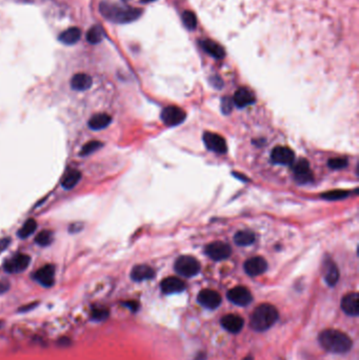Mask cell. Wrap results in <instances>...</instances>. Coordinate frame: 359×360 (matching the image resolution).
I'll use <instances>...</instances> for the list:
<instances>
[{
	"instance_id": "obj_1",
	"label": "cell",
	"mask_w": 359,
	"mask_h": 360,
	"mask_svg": "<svg viewBox=\"0 0 359 360\" xmlns=\"http://www.w3.org/2000/svg\"><path fill=\"white\" fill-rule=\"evenodd\" d=\"M99 11L106 20L114 23H129L135 21L141 15V11L139 9L106 1L100 3Z\"/></svg>"
},
{
	"instance_id": "obj_2",
	"label": "cell",
	"mask_w": 359,
	"mask_h": 360,
	"mask_svg": "<svg viewBox=\"0 0 359 360\" xmlns=\"http://www.w3.org/2000/svg\"><path fill=\"white\" fill-rule=\"evenodd\" d=\"M318 340L324 350L334 354H344L351 350L353 344L347 334L337 330H325L321 332Z\"/></svg>"
},
{
	"instance_id": "obj_3",
	"label": "cell",
	"mask_w": 359,
	"mask_h": 360,
	"mask_svg": "<svg viewBox=\"0 0 359 360\" xmlns=\"http://www.w3.org/2000/svg\"><path fill=\"white\" fill-rule=\"evenodd\" d=\"M278 311L274 305L262 303L258 305L251 316L252 329L263 332L269 330L278 319Z\"/></svg>"
},
{
	"instance_id": "obj_4",
	"label": "cell",
	"mask_w": 359,
	"mask_h": 360,
	"mask_svg": "<svg viewBox=\"0 0 359 360\" xmlns=\"http://www.w3.org/2000/svg\"><path fill=\"white\" fill-rule=\"evenodd\" d=\"M175 271L183 277L196 276L200 271V263L195 257L183 255L176 260Z\"/></svg>"
},
{
	"instance_id": "obj_5",
	"label": "cell",
	"mask_w": 359,
	"mask_h": 360,
	"mask_svg": "<svg viewBox=\"0 0 359 360\" xmlns=\"http://www.w3.org/2000/svg\"><path fill=\"white\" fill-rule=\"evenodd\" d=\"M30 262L31 257L29 255L19 253V254L14 255L11 259L6 260L3 268L10 274H18V273H22L28 269Z\"/></svg>"
},
{
	"instance_id": "obj_6",
	"label": "cell",
	"mask_w": 359,
	"mask_h": 360,
	"mask_svg": "<svg viewBox=\"0 0 359 360\" xmlns=\"http://www.w3.org/2000/svg\"><path fill=\"white\" fill-rule=\"evenodd\" d=\"M231 253H232L231 246L221 241L212 242L205 246V254H207L211 259L216 260V261H220V260L229 258Z\"/></svg>"
},
{
	"instance_id": "obj_7",
	"label": "cell",
	"mask_w": 359,
	"mask_h": 360,
	"mask_svg": "<svg viewBox=\"0 0 359 360\" xmlns=\"http://www.w3.org/2000/svg\"><path fill=\"white\" fill-rule=\"evenodd\" d=\"M185 117H187L185 112L180 108H178V106H167L161 112L162 121L169 126H175L182 123Z\"/></svg>"
},
{
	"instance_id": "obj_8",
	"label": "cell",
	"mask_w": 359,
	"mask_h": 360,
	"mask_svg": "<svg viewBox=\"0 0 359 360\" xmlns=\"http://www.w3.org/2000/svg\"><path fill=\"white\" fill-rule=\"evenodd\" d=\"M203 142L208 150L218 153V154H224L228 150L227 142H225L224 138L220 135L215 134V133H204Z\"/></svg>"
},
{
	"instance_id": "obj_9",
	"label": "cell",
	"mask_w": 359,
	"mask_h": 360,
	"mask_svg": "<svg viewBox=\"0 0 359 360\" xmlns=\"http://www.w3.org/2000/svg\"><path fill=\"white\" fill-rule=\"evenodd\" d=\"M293 172L294 178L298 183L305 184L313 180V173L310 168V163L305 159L298 160V162L294 165Z\"/></svg>"
},
{
	"instance_id": "obj_10",
	"label": "cell",
	"mask_w": 359,
	"mask_h": 360,
	"mask_svg": "<svg viewBox=\"0 0 359 360\" xmlns=\"http://www.w3.org/2000/svg\"><path fill=\"white\" fill-rule=\"evenodd\" d=\"M36 281L45 288H51L55 282V266L53 264H46L37 270L33 275Z\"/></svg>"
},
{
	"instance_id": "obj_11",
	"label": "cell",
	"mask_w": 359,
	"mask_h": 360,
	"mask_svg": "<svg viewBox=\"0 0 359 360\" xmlns=\"http://www.w3.org/2000/svg\"><path fill=\"white\" fill-rule=\"evenodd\" d=\"M228 299L234 304L245 306L252 302L253 297H252L251 292L244 288V286H236L228 292Z\"/></svg>"
},
{
	"instance_id": "obj_12",
	"label": "cell",
	"mask_w": 359,
	"mask_h": 360,
	"mask_svg": "<svg viewBox=\"0 0 359 360\" xmlns=\"http://www.w3.org/2000/svg\"><path fill=\"white\" fill-rule=\"evenodd\" d=\"M197 300L199 303L204 306V308L214 310L220 305L222 299L221 296L219 295V293H217L216 291L205 289L202 290L201 292H199Z\"/></svg>"
},
{
	"instance_id": "obj_13",
	"label": "cell",
	"mask_w": 359,
	"mask_h": 360,
	"mask_svg": "<svg viewBox=\"0 0 359 360\" xmlns=\"http://www.w3.org/2000/svg\"><path fill=\"white\" fill-rule=\"evenodd\" d=\"M272 161L276 164L289 165L294 161V152L287 146H276L271 153Z\"/></svg>"
},
{
	"instance_id": "obj_14",
	"label": "cell",
	"mask_w": 359,
	"mask_h": 360,
	"mask_svg": "<svg viewBox=\"0 0 359 360\" xmlns=\"http://www.w3.org/2000/svg\"><path fill=\"white\" fill-rule=\"evenodd\" d=\"M268 269V263L262 257L255 256L248 259L244 263V271L248 275L254 277L261 275L267 271Z\"/></svg>"
},
{
	"instance_id": "obj_15",
	"label": "cell",
	"mask_w": 359,
	"mask_h": 360,
	"mask_svg": "<svg viewBox=\"0 0 359 360\" xmlns=\"http://www.w3.org/2000/svg\"><path fill=\"white\" fill-rule=\"evenodd\" d=\"M341 309L350 316L359 314V296L357 293H350L341 299Z\"/></svg>"
},
{
	"instance_id": "obj_16",
	"label": "cell",
	"mask_w": 359,
	"mask_h": 360,
	"mask_svg": "<svg viewBox=\"0 0 359 360\" xmlns=\"http://www.w3.org/2000/svg\"><path fill=\"white\" fill-rule=\"evenodd\" d=\"M244 321L242 317L236 314H229L221 318V325L224 330H227L233 334H237L243 328Z\"/></svg>"
},
{
	"instance_id": "obj_17",
	"label": "cell",
	"mask_w": 359,
	"mask_h": 360,
	"mask_svg": "<svg viewBox=\"0 0 359 360\" xmlns=\"http://www.w3.org/2000/svg\"><path fill=\"white\" fill-rule=\"evenodd\" d=\"M161 291L164 294H176L185 290V283L176 277H168L161 281Z\"/></svg>"
},
{
	"instance_id": "obj_18",
	"label": "cell",
	"mask_w": 359,
	"mask_h": 360,
	"mask_svg": "<svg viewBox=\"0 0 359 360\" xmlns=\"http://www.w3.org/2000/svg\"><path fill=\"white\" fill-rule=\"evenodd\" d=\"M155 271L153 270L150 265L147 264H138L132 269L131 278L136 282L144 281V280H150L154 278Z\"/></svg>"
},
{
	"instance_id": "obj_19",
	"label": "cell",
	"mask_w": 359,
	"mask_h": 360,
	"mask_svg": "<svg viewBox=\"0 0 359 360\" xmlns=\"http://www.w3.org/2000/svg\"><path fill=\"white\" fill-rule=\"evenodd\" d=\"M232 99L233 102H234V104L237 105L238 108H244V106L253 104L256 100L253 92L247 88L239 89Z\"/></svg>"
},
{
	"instance_id": "obj_20",
	"label": "cell",
	"mask_w": 359,
	"mask_h": 360,
	"mask_svg": "<svg viewBox=\"0 0 359 360\" xmlns=\"http://www.w3.org/2000/svg\"><path fill=\"white\" fill-rule=\"evenodd\" d=\"M93 84V79L90 75L85 73H78L71 79V86L75 91H85L89 90Z\"/></svg>"
},
{
	"instance_id": "obj_21",
	"label": "cell",
	"mask_w": 359,
	"mask_h": 360,
	"mask_svg": "<svg viewBox=\"0 0 359 360\" xmlns=\"http://www.w3.org/2000/svg\"><path fill=\"white\" fill-rule=\"evenodd\" d=\"M111 121L112 117L109 114H106V113H99V114L94 115L89 120V126L93 131H99L109 126Z\"/></svg>"
},
{
	"instance_id": "obj_22",
	"label": "cell",
	"mask_w": 359,
	"mask_h": 360,
	"mask_svg": "<svg viewBox=\"0 0 359 360\" xmlns=\"http://www.w3.org/2000/svg\"><path fill=\"white\" fill-rule=\"evenodd\" d=\"M81 173L76 169H71L65 173V175L62 178L61 186L64 190H72L77 185V183L80 181Z\"/></svg>"
},
{
	"instance_id": "obj_23",
	"label": "cell",
	"mask_w": 359,
	"mask_h": 360,
	"mask_svg": "<svg viewBox=\"0 0 359 360\" xmlns=\"http://www.w3.org/2000/svg\"><path fill=\"white\" fill-rule=\"evenodd\" d=\"M81 38V30L78 28H70L65 30L61 35L59 36V41L66 45H73L79 41Z\"/></svg>"
},
{
	"instance_id": "obj_24",
	"label": "cell",
	"mask_w": 359,
	"mask_h": 360,
	"mask_svg": "<svg viewBox=\"0 0 359 360\" xmlns=\"http://www.w3.org/2000/svg\"><path fill=\"white\" fill-rule=\"evenodd\" d=\"M324 279L330 286H334L339 279V271L333 261H327L324 264Z\"/></svg>"
},
{
	"instance_id": "obj_25",
	"label": "cell",
	"mask_w": 359,
	"mask_h": 360,
	"mask_svg": "<svg viewBox=\"0 0 359 360\" xmlns=\"http://www.w3.org/2000/svg\"><path fill=\"white\" fill-rule=\"evenodd\" d=\"M201 46L208 54H210L214 58L221 59L224 56L223 49L218 43L212 41V40H204V41L201 42Z\"/></svg>"
},
{
	"instance_id": "obj_26",
	"label": "cell",
	"mask_w": 359,
	"mask_h": 360,
	"mask_svg": "<svg viewBox=\"0 0 359 360\" xmlns=\"http://www.w3.org/2000/svg\"><path fill=\"white\" fill-rule=\"evenodd\" d=\"M234 241L241 246L251 245L255 241V234L252 231H239L234 236Z\"/></svg>"
},
{
	"instance_id": "obj_27",
	"label": "cell",
	"mask_w": 359,
	"mask_h": 360,
	"mask_svg": "<svg viewBox=\"0 0 359 360\" xmlns=\"http://www.w3.org/2000/svg\"><path fill=\"white\" fill-rule=\"evenodd\" d=\"M104 37V31L100 25H94L86 33V40L91 44H97L102 41Z\"/></svg>"
},
{
	"instance_id": "obj_28",
	"label": "cell",
	"mask_w": 359,
	"mask_h": 360,
	"mask_svg": "<svg viewBox=\"0 0 359 360\" xmlns=\"http://www.w3.org/2000/svg\"><path fill=\"white\" fill-rule=\"evenodd\" d=\"M36 229H37V221L35 219L30 218L26 220L24 224L21 226L20 229H19L17 235L19 238H21V239L28 238L36 231Z\"/></svg>"
},
{
	"instance_id": "obj_29",
	"label": "cell",
	"mask_w": 359,
	"mask_h": 360,
	"mask_svg": "<svg viewBox=\"0 0 359 360\" xmlns=\"http://www.w3.org/2000/svg\"><path fill=\"white\" fill-rule=\"evenodd\" d=\"M53 241V233L50 230H44L38 233L35 237V242L40 246H48Z\"/></svg>"
},
{
	"instance_id": "obj_30",
	"label": "cell",
	"mask_w": 359,
	"mask_h": 360,
	"mask_svg": "<svg viewBox=\"0 0 359 360\" xmlns=\"http://www.w3.org/2000/svg\"><path fill=\"white\" fill-rule=\"evenodd\" d=\"M102 146V143L100 141H97V140H93V141H89L88 143H85L82 149L80 151V155L81 156H88L92 153L96 152L97 150H99Z\"/></svg>"
},
{
	"instance_id": "obj_31",
	"label": "cell",
	"mask_w": 359,
	"mask_h": 360,
	"mask_svg": "<svg viewBox=\"0 0 359 360\" xmlns=\"http://www.w3.org/2000/svg\"><path fill=\"white\" fill-rule=\"evenodd\" d=\"M350 194L348 191H341V190H335V191H330L322 194V198L327 200H339L343 199Z\"/></svg>"
},
{
	"instance_id": "obj_32",
	"label": "cell",
	"mask_w": 359,
	"mask_h": 360,
	"mask_svg": "<svg viewBox=\"0 0 359 360\" xmlns=\"http://www.w3.org/2000/svg\"><path fill=\"white\" fill-rule=\"evenodd\" d=\"M182 20H183V22H184L185 26H187L188 29L194 30L196 28L197 19L192 12H184L183 15H182Z\"/></svg>"
},
{
	"instance_id": "obj_33",
	"label": "cell",
	"mask_w": 359,
	"mask_h": 360,
	"mask_svg": "<svg viewBox=\"0 0 359 360\" xmlns=\"http://www.w3.org/2000/svg\"><path fill=\"white\" fill-rule=\"evenodd\" d=\"M329 166L333 170H340L345 168L348 165V160L342 157H337V158H332L329 160L328 162Z\"/></svg>"
},
{
	"instance_id": "obj_34",
	"label": "cell",
	"mask_w": 359,
	"mask_h": 360,
	"mask_svg": "<svg viewBox=\"0 0 359 360\" xmlns=\"http://www.w3.org/2000/svg\"><path fill=\"white\" fill-rule=\"evenodd\" d=\"M92 317L95 320H103L109 317V310L99 306V308H94L92 311Z\"/></svg>"
},
{
	"instance_id": "obj_35",
	"label": "cell",
	"mask_w": 359,
	"mask_h": 360,
	"mask_svg": "<svg viewBox=\"0 0 359 360\" xmlns=\"http://www.w3.org/2000/svg\"><path fill=\"white\" fill-rule=\"evenodd\" d=\"M233 104H234V102H233V99L232 98L225 97V98L222 99V101H221V110L223 112V114H229V113L233 109Z\"/></svg>"
},
{
	"instance_id": "obj_36",
	"label": "cell",
	"mask_w": 359,
	"mask_h": 360,
	"mask_svg": "<svg viewBox=\"0 0 359 360\" xmlns=\"http://www.w3.org/2000/svg\"><path fill=\"white\" fill-rule=\"evenodd\" d=\"M10 289V283L6 280H0V294L8 292Z\"/></svg>"
},
{
	"instance_id": "obj_37",
	"label": "cell",
	"mask_w": 359,
	"mask_h": 360,
	"mask_svg": "<svg viewBox=\"0 0 359 360\" xmlns=\"http://www.w3.org/2000/svg\"><path fill=\"white\" fill-rule=\"evenodd\" d=\"M82 228H83V224H82V223L77 222V223H73V224H71V225H70V228H69V230H70V232H71V233H77V232H80Z\"/></svg>"
},
{
	"instance_id": "obj_38",
	"label": "cell",
	"mask_w": 359,
	"mask_h": 360,
	"mask_svg": "<svg viewBox=\"0 0 359 360\" xmlns=\"http://www.w3.org/2000/svg\"><path fill=\"white\" fill-rule=\"evenodd\" d=\"M11 243V239L10 238H3V239H0V253L3 252L6 248H8V245Z\"/></svg>"
},
{
	"instance_id": "obj_39",
	"label": "cell",
	"mask_w": 359,
	"mask_h": 360,
	"mask_svg": "<svg viewBox=\"0 0 359 360\" xmlns=\"http://www.w3.org/2000/svg\"><path fill=\"white\" fill-rule=\"evenodd\" d=\"M125 305H127V306H129V308L133 311V312H135V311H137V309H138V303L137 302H135V301H129V302H127V303H125Z\"/></svg>"
},
{
	"instance_id": "obj_40",
	"label": "cell",
	"mask_w": 359,
	"mask_h": 360,
	"mask_svg": "<svg viewBox=\"0 0 359 360\" xmlns=\"http://www.w3.org/2000/svg\"><path fill=\"white\" fill-rule=\"evenodd\" d=\"M243 360H253V357H252V356H248V357H245Z\"/></svg>"
},
{
	"instance_id": "obj_41",
	"label": "cell",
	"mask_w": 359,
	"mask_h": 360,
	"mask_svg": "<svg viewBox=\"0 0 359 360\" xmlns=\"http://www.w3.org/2000/svg\"><path fill=\"white\" fill-rule=\"evenodd\" d=\"M142 2H150V1H154V0H141Z\"/></svg>"
}]
</instances>
